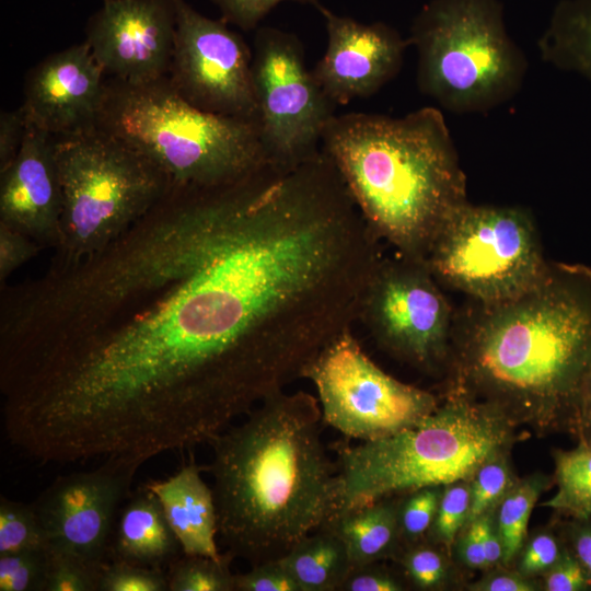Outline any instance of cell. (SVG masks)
<instances>
[{
  "label": "cell",
  "mask_w": 591,
  "mask_h": 591,
  "mask_svg": "<svg viewBox=\"0 0 591 591\" xmlns=\"http://www.w3.org/2000/svg\"><path fill=\"white\" fill-rule=\"evenodd\" d=\"M0 176V222L54 250L63 205L55 136L27 124L15 159Z\"/></svg>",
  "instance_id": "obj_17"
},
{
  "label": "cell",
  "mask_w": 591,
  "mask_h": 591,
  "mask_svg": "<svg viewBox=\"0 0 591 591\" xmlns=\"http://www.w3.org/2000/svg\"><path fill=\"white\" fill-rule=\"evenodd\" d=\"M234 591H299V588L278 559L234 575Z\"/></svg>",
  "instance_id": "obj_37"
},
{
  "label": "cell",
  "mask_w": 591,
  "mask_h": 591,
  "mask_svg": "<svg viewBox=\"0 0 591 591\" xmlns=\"http://www.w3.org/2000/svg\"><path fill=\"white\" fill-rule=\"evenodd\" d=\"M443 486L422 487L401 495L398 528L402 546L426 538L437 513Z\"/></svg>",
  "instance_id": "obj_31"
},
{
  "label": "cell",
  "mask_w": 591,
  "mask_h": 591,
  "mask_svg": "<svg viewBox=\"0 0 591 591\" xmlns=\"http://www.w3.org/2000/svg\"><path fill=\"white\" fill-rule=\"evenodd\" d=\"M176 26L169 81L195 107L258 120L253 85V50L222 19L174 0Z\"/></svg>",
  "instance_id": "obj_12"
},
{
  "label": "cell",
  "mask_w": 591,
  "mask_h": 591,
  "mask_svg": "<svg viewBox=\"0 0 591 591\" xmlns=\"http://www.w3.org/2000/svg\"><path fill=\"white\" fill-rule=\"evenodd\" d=\"M558 528L568 548L583 566L591 582V517L566 519Z\"/></svg>",
  "instance_id": "obj_42"
},
{
  "label": "cell",
  "mask_w": 591,
  "mask_h": 591,
  "mask_svg": "<svg viewBox=\"0 0 591 591\" xmlns=\"http://www.w3.org/2000/svg\"><path fill=\"white\" fill-rule=\"evenodd\" d=\"M451 555L427 538L403 545L395 556L407 580L419 590H440L451 579Z\"/></svg>",
  "instance_id": "obj_26"
},
{
  "label": "cell",
  "mask_w": 591,
  "mask_h": 591,
  "mask_svg": "<svg viewBox=\"0 0 591 591\" xmlns=\"http://www.w3.org/2000/svg\"><path fill=\"white\" fill-rule=\"evenodd\" d=\"M470 501V480L444 485L433 523L426 538L442 546L452 555L455 541L466 523Z\"/></svg>",
  "instance_id": "obj_29"
},
{
  "label": "cell",
  "mask_w": 591,
  "mask_h": 591,
  "mask_svg": "<svg viewBox=\"0 0 591 591\" xmlns=\"http://www.w3.org/2000/svg\"><path fill=\"white\" fill-rule=\"evenodd\" d=\"M425 263L440 285L483 304L523 294L551 267L528 209L468 201L443 225Z\"/></svg>",
  "instance_id": "obj_8"
},
{
  "label": "cell",
  "mask_w": 591,
  "mask_h": 591,
  "mask_svg": "<svg viewBox=\"0 0 591 591\" xmlns=\"http://www.w3.org/2000/svg\"><path fill=\"white\" fill-rule=\"evenodd\" d=\"M454 551L459 560L468 569L488 570V563L478 520L472 521L459 534Z\"/></svg>",
  "instance_id": "obj_43"
},
{
  "label": "cell",
  "mask_w": 591,
  "mask_h": 591,
  "mask_svg": "<svg viewBox=\"0 0 591 591\" xmlns=\"http://www.w3.org/2000/svg\"><path fill=\"white\" fill-rule=\"evenodd\" d=\"M314 8L324 18L327 46L312 72L334 104L369 97L399 73L410 44L396 28L338 15L320 1Z\"/></svg>",
  "instance_id": "obj_15"
},
{
  "label": "cell",
  "mask_w": 591,
  "mask_h": 591,
  "mask_svg": "<svg viewBox=\"0 0 591 591\" xmlns=\"http://www.w3.org/2000/svg\"><path fill=\"white\" fill-rule=\"evenodd\" d=\"M321 147L371 232L403 257L425 262L443 225L468 201L456 147L437 107L402 117L334 115Z\"/></svg>",
  "instance_id": "obj_3"
},
{
  "label": "cell",
  "mask_w": 591,
  "mask_h": 591,
  "mask_svg": "<svg viewBox=\"0 0 591 591\" xmlns=\"http://www.w3.org/2000/svg\"><path fill=\"white\" fill-rule=\"evenodd\" d=\"M555 494L541 507L566 519L591 517V447L577 443L571 450H554Z\"/></svg>",
  "instance_id": "obj_23"
},
{
  "label": "cell",
  "mask_w": 591,
  "mask_h": 591,
  "mask_svg": "<svg viewBox=\"0 0 591 591\" xmlns=\"http://www.w3.org/2000/svg\"><path fill=\"white\" fill-rule=\"evenodd\" d=\"M176 26L174 0H103L86 39L106 76L128 84L166 78Z\"/></svg>",
  "instance_id": "obj_14"
},
{
  "label": "cell",
  "mask_w": 591,
  "mask_h": 591,
  "mask_svg": "<svg viewBox=\"0 0 591 591\" xmlns=\"http://www.w3.org/2000/svg\"><path fill=\"white\" fill-rule=\"evenodd\" d=\"M553 478L536 473L518 478L494 509V518L502 545L501 566L512 567L528 537L531 513L540 496Z\"/></svg>",
  "instance_id": "obj_24"
},
{
  "label": "cell",
  "mask_w": 591,
  "mask_h": 591,
  "mask_svg": "<svg viewBox=\"0 0 591 591\" xmlns=\"http://www.w3.org/2000/svg\"><path fill=\"white\" fill-rule=\"evenodd\" d=\"M566 547L558 524L542 529L528 535L513 566L521 575L536 579L557 563Z\"/></svg>",
  "instance_id": "obj_34"
},
{
  "label": "cell",
  "mask_w": 591,
  "mask_h": 591,
  "mask_svg": "<svg viewBox=\"0 0 591 591\" xmlns=\"http://www.w3.org/2000/svg\"><path fill=\"white\" fill-rule=\"evenodd\" d=\"M163 568L108 559L102 568L99 591H167Z\"/></svg>",
  "instance_id": "obj_33"
},
{
  "label": "cell",
  "mask_w": 591,
  "mask_h": 591,
  "mask_svg": "<svg viewBox=\"0 0 591 591\" xmlns=\"http://www.w3.org/2000/svg\"><path fill=\"white\" fill-rule=\"evenodd\" d=\"M62 190L60 235L48 269L101 252L171 189L150 160L97 125L55 138Z\"/></svg>",
  "instance_id": "obj_7"
},
{
  "label": "cell",
  "mask_w": 591,
  "mask_h": 591,
  "mask_svg": "<svg viewBox=\"0 0 591 591\" xmlns=\"http://www.w3.org/2000/svg\"><path fill=\"white\" fill-rule=\"evenodd\" d=\"M252 72L269 161L293 164L317 153L337 105L308 69L299 38L271 26L256 28Z\"/></svg>",
  "instance_id": "obj_11"
},
{
  "label": "cell",
  "mask_w": 591,
  "mask_h": 591,
  "mask_svg": "<svg viewBox=\"0 0 591 591\" xmlns=\"http://www.w3.org/2000/svg\"><path fill=\"white\" fill-rule=\"evenodd\" d=\"M43 247L27 235L0 222V286Z\"/></svg>",
  "instance_id": "obj_36"
},
{
  "label": "cell",
  "mask_w": 591,
  "mask_h": 591,
  "mask_svg": "<svg viewBox=\"0 0 591 591\" xmlns=\"http://www.w3.org/2000/svg\"><path fill=\"white\" fill-rule=\"evenodd\" d=\"M150 160L172 187L234 183L269 161L257 119L201 111L167 78L107 84L96 124Z\"/></svg>",
  "instance_id": "obj_5"
},
{
  "label": "cell",
  "mask_w": 591,
  "mask_h": 591,
  "mask_svg": "<svg viewBox=\"0 0 591 591\" xmlns=\"http://www.w3.org/2000/svg\"><path fill=\"white\" fill-rule=\"evenodd\" d=\"M405 584L378 563L352 566L339 591H403Z\"/></svg>",
  "instance_id": "obj_39"
},
{
  "label": "cell",
  "mask_w": 591,
  "mask_h": 591,
  "mask_svg": "<svg viewBox=\"0 0 591 591\" xmlns=\"http://www.w3.org/2000/svg\"><path fill=\"white\" fill-rule=\"evenodd\" d=\"M398 499L393 496L376 500L339 513L324 524L344 542L352 566L395 558L402 547Z\"/></svg>",
  "instance_id": "obj_20"
},
{
  "label": "cell",
  "mask_w": 591,
  "mask_h": 591,
  "mask_svg": "<svg viewBox=\"0 0 591 591\" xmlns=\"http://www.w3.org/2000/svg\"><path fill=\"white\" fill-rule=\"evenodd\" d=\"M105 563H94L72 554L48 549L44 591H99Z\"/></svg>",
  "instance_id": "obj_30"
},
{
  "label": "cell",
  "mask_w": 591,
  "mask_h": 591,
  "mask_svg": "<svg viewBox=\"0 0 591 591\" xmlns=\"http://www.w3.org/2000/svg\"><path fill=\"white\" fill-rule=\"evenodd\" d=\"M279 560L299 591H339L352 568L344 542L326 525L303 537Z\"/></svg>",
  "instance_id": "obj_22"
},
{
  "label": "cell",
  "mask_w": 591,
  "mask_h": 591,
  "mask_svg": "<svg viewBox=\"0 0 591 591\" xmlns=\"http://www.w3.org/2000/svg\"><path fill=\"white\" fill-rule=\"evenodd\" d=\"M518 478L510 463V451L483 463L470 479L471 501L465 526L494 510Z\"/></svg>",
  "instance_id": "obj_28"
},
{
  "label": "cell",
  "mask_w": 591,
  "mask_h": 591,
  "mask_svg": "<svg viewBox=\"0 0 591 591\" xmlns=\"http://www.w3.org/2000/svg\"><path fill=\"white\" fill-rule=\"evenodd\" d=\"M517 428L491 406L447 385L438 407L416 425L357 445L334 444L338 497L332 518L422 487L470 480L522 438Z\"/></svg>",
  "instance_id": "obj_4"
},
{
  "label": "cell",
  "mask_w": 591,
  "mask_h": 591,
  "mask_svg": "<svg viewBox=\"0 0 591 591\" xmlns=\"http://www.w3.org/2000/svg\"><path fill=\"white\" fill-rule=\"evenodd\" d=\"M478 580L467 586L472 591H536L542 584L536 579L521 575L515 568L497 566L486 570Z\"/></svg>",
  "instance_id": "obj_40"
},
{
  "label": "cell",
  "mask_w": 591,
  "mask_h": 591,
  "mask_svg": "<svg viewBox=\"0 0 591 591\" xmlns=\"http://www.w3.org/2000/svg\"><path fill=\"white\" fill-rule=\"evenodd\" d=\"M318 394L323 421L345 437L378 440L407 429L439 405L432 393L385 373L346 329L304 368Z\"/></svg>",
  "instance_id": "obj_9"
},
{
  "label": "cell",
  "mask_w": 591,
  "mask_h": 591,
  "mask_svg": "<svg viewBox=\"0 0 591 591\" xmlns=\"http://www.w3.org/2000/svg\"><path fill=\"white\" fill-rule=\"evenodd\" d=\"M48 549L0 555V591H44Z\"/></svg>",
  "instance_id": "obj_32"
},
{
  "label": "cell",
  "mask_w": 591,
  "mask_h": 591,
  "mask_svg": "<svg viewBox=\"0 0 591 591\" xmlns=\"http://www.w3.org/2000/svg\"><path fill=\"white\" fill-rule=\"evenodd\" d=\"M591 367V267L551 263L523 294L456 314L447 385L536 434L567 431Z\"/></svg>",
  "instance_id": "obj_1"
},
{
  "label": "cell",
  "mask_w": 591,
  "mask_h": 591,
  "mask_svg": "<svg viewBox=\"0 0 591 591\" xmlns=\"http://www.w3.org/2000/svg\"><path fill=\"white\" fill-rule=\"evenodd\" d=\"M179 553L182 548L160 501L143 484L118 512L108 559L164 569Z\"/></svg>",
  "instance_id": "obj_19"
},
{
  "label": "cell",
  "mask_w": 591,
  "mask_h": 591,
  "mask_svg": "<svg viewBox=\"0 0 591 591\" xmlns=\"http://www.w3.org/2000/svg\"><path fill=\"white\" fill-rule=\"evenodd\" d=\"M144 462L108 457L89 471L59 476L32 503L48 549L94 563L108 560L115 522Z\"/></svg>",
  "instance_id": "obj_13"
},
{
  "label": "cell",
  "mask_w": 591,
  "mask_h": 591,
  "mask_svg": "<svg viewBox=\"0 0 591 591\" xmlns=\"http://www.w3.org/2000/svg\"><path fill=\"white\" fill-rule=\"evenodd\" d=\"M205 470L192 457L175 474L144 486L160 501L183 554L219 558L217 509L212 488L201 477Z\"/></svg>",
  "instance_id": "obj_18"
},
{
  "label": "cell",
  "mask_w": 591,
  "mask_h": 591,
  "mask_svg": "<svg viewBox=\"0 0 591 591\" xmlns=\"http://www.w3.org/2000/svg\"><path fill=\"white\" fill-rule=\"evenodd\" d=\"M420 93L455 114L487 113L521 90L529 63L500 0H430L407 37Z\"/></svg>",
  "instance_id": "obj_6"
},
{
  "label": "cell",
  "mask_w": 591,
  "mask_h": 591,
  "mask_svg": "<svg viewBox=\"0 0 591 591\" xmlns=\"http://www.w3.org/2000/svg\"><path fill=\"white\" fill-rule=\"evenodd\" d=\"M456 314L427 264L382 257L366 289L358 321L392 357L426 373H445Z\"/></svg>",
  "instance_id": "obj_10"
},
{
  "label": "cell",
  "mask_w": 591,
  "mask_h": 591,
  "mask_svg": "<svg viewBox=\"0 0 591 591\" xmlns=\"http://www.w3.org/2000/svg\"><path fill=\"white\" fill-rule=\"evenodd\" d=\"M105 76L85 40L46 57L26 81L21 107L26 123L55 137L96 126Z\"/></svg>",
  "instance_id": "obj_16"
},
{
  "label": "cell",
  "mask_w": 591,
  "mask_h": 591,
  "mask_svg": "<svg viewBox=\"0 0 591 591\" xmlns=\"http://www.w3.org/2000/svg\"><path fill=\"white\" fill-rule=\"evenodd\" d=\"M26 119L22 108L1 112L0 115V172L15 159L26 131Z\"/></svg>",
  "instance_id": "obj_41"
},
{
  "label": "cell",
  "mask_w": 591,
  "mask_h": 591,
  "mask_svg": "<svg viewBox=\"0 0 591 591\" xmlns=\"http://www.w3.org/2000/svg\"><path fill=\"white\" fill-rule=\"evenodd\" d=\"M322 422L316 397L282 390L209 442L218 536L234 557L278 560L334 515L338 468Z\"/></svg>",
  "instance_id": "obj_2"
},
{
  "label": "cell",
  "mask_w": 591,
  "mask_h": 591,
  "mask_svg": "<svg viewBox=\"0 0 591 591\" xmlns=\"http://www.w3.org/2000/svg\"><path fill=\"white\" fill-rule=\"evenodd\" d=\"M48 549L45 532L33 505L0 498V555Z\"/></svg>",
  "instance_id": "obj_27"
},
{
  "label": "cell",
  "mask_w": 591,
  "mask_h": 591,
  "mask_svg": "<svg viewBox=\"0 0 591 591\" xmlns=\"http://www.w3.org/2000/svg\"><path fill=\"white\" fill-rule=\"evenodd\" d=\"M537 50L544 62L591 83V0H559Z\"/></svg>",
  "instance_id": "obj_21"
},
{
  "label": "cell",
  "mask_w": 591,
  "mask_h": 591,
  "mask_svg": "<svg viewBox=\"0 0 591 591\" xmlns=\"http://www.w3.org/2000/svg\"><path fill=\"white\" fill-rule=\"evenodd\" d=\"M567 432L577 443L591 447V367L581 385Z\"/></svg>",
  "instance_id": "obj_44"
},
{
  "label": "cell",
  "mask_w": 591,
  "mask_h": 591,
  "mask_svg": "<svg viewBox=\"0 0 591 591\" xmlns=\"http://www.w3.org/2000/svg\"><path fill=\"white\" fill-rule=\"evenodd\" d=\"M234 556L225 551L219 558L178 556L166 567L169 591H234L230 565Z\"/></svg>",
  "instance_id": "obj_25"
},
{
  "label": "cell",
  "mask_w": 591,
  "mask_h": 591,
  "mask_svg": "<svg viewBox=\"0 0 591 591\" xmlns=\"http://www.w3.org/2000/svg\"><path fill=\"white\" fill-rule=\"evenodd\" d=\"M542 578L541 584L545 591L591 590V582L583 566L568 546L557 563Z\"/></svg>",
  "instance_id": "obj_38"
},
{
  "label": "cell",
  "mask_w": 591,
  "mask_h": 591,
  "mask_svg": "<svg viewBox=\"0 0 591 591\" xmlns=\"http://www.w3.org/2000/svg\"><path fill=\"white\" fill-rule=\"evenodd\" d=\"M220 11L221 19L243 31L258 28V24L278 4L289 1L316 5L318 0H210Z\"/></svg>",
  "instance_id": "obj_35"
}]
</instances>
